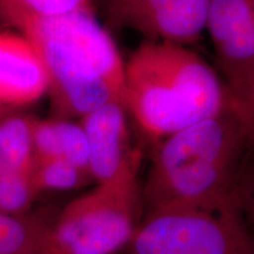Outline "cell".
<instances>
[{
	"mask_svg": "<svg viewBox=\"0 0 254 254\" xmlns=\"http://www.w3.org/2000/svg\"><path fill=\"white\" fill-rule=\"evenodd\" d=\"M27 241V232L17 219L0 213V254H17Z\"/></svg>",
	"mask_w": 254,
	"mask_h": 254,
	"instance_id": "obj_17",
	"label": "cell"
},
{
	"mask_svg": "<svg viewBox=\"0 0 254 254\" xmlns=\"http://www.w3.org/2000/svg\"><path fill=\"white\" fill-rule=\"evenodd\" d=\"M49 73V91L58 110L81 118L104 105H124L125 60L93 11L74 12L28 24Z\"/></svg>",
	"mask_w": 254,
	"mask_h": 254,
	"instance_id": "obj_3",
	"label": "cell"
},
{
	"mask_svg": "<svg viewBox=\"0 0 254 254\" xmlns=\"http://www.w3.org/2000/svg\"><path fill=\"white\" fill-rule=\"evenodd\" d=\"M30 120L11 117L0 124V173H25L31 163L33 136Z\"/></svg>",
	"mask_w": 254,
	"mask_h": 254,
	"instance_id": "obj_12",
	"label": "cell"
},
{
	"mask_svg": "<svg viewBox=\"0 0 254 254\" xmlns=\"http://www.w3.org/2000/svg\"><path fill=\"white\" fill-rule=\"evenodd\" d=\"M225 82L228 85H250V86H254V67L241 74L240 77Z\"/></svg>",
	"mask_w": 254,
	"mask_h": 254,
	"instance_id": "obj_18",
	"label": "cell"
},
{
	"mask_svg": "<svg viewBox=\"0 0 254 254\" xmlns=\"http://www.w3.org/2000/svg\"><path fill=\"white\" fill-rule=\"evenodd\" d=\"M43 57L25 34L0 32V105L33 103L49 91Z\"/></svg>",
	"mask_w": 254,
	"mask_h": 254,
	"instance_id": "obj_9",
	"label": "cell"
},
{
	"mask_svg": "<svg viewBox=\"0 0 254 254\" xmlns=\"http://www.w3.org/2000/svg\"><path fill=\"white\" fill-rule=\"evenodd\" d=\"M138 176L99 184L74 201L50 237L49 254H112L128 245L140 211Z\"/></svg>",
	"mask_w": 254,
	"mask_h": 254,
	"instance_id": "obj_5",
	"label": "cell"
},
{
	"mask_svg": "<svg viewBox=\"0 0 254 254\" xmlns=\"http://www.w3.org/2000/svg\"><path fill=\"white\" fill-rule=\"evenodd\" d=\"M125 106L104 105L82 117L87 136L88 172L99 184L138 176L141 151L132 145Z\"/></svg>",
	"mask_w": 254,
	"mask_h": 254,
	"instance_id": "obj_7",
	"label": "cell"
},
{
	"mask_svg": "<svg viewBox=\"0 0 254 254\" xmlns=\"http://www.w3.org/2000/svg\"><path fill=\"white\" fill-rule=\"evenodd\" d=\"M209 0H105L107 21L150 41L190 45L206 30Z\"/></svg>",
	"mask_w": 254,
	"mask_h": 254,
	"instance_id": "obj_6",
	"label": "cell"
},
{
	"mask_svg": "<svg viewBox=\"0 0 254 254\" xmlns=\"http://www.w3.org/2000/svg\"><path fill=\"white\" fill-rule=\"evenodd\" d=\"M80 11H93V0H0V14L20 31L34 21Z\"/></svg>",
	"mask_w": 254,
	"mask_h": 254,
	"instance_id": "obj_11",
	"label": "cell"
},
{
	"mask_svg": "<svg viewBox=\"0 0 254 254\" xmlns=\"http://www.w3.org/2000/svg\"><path fill=\"white\" fill-rule=\"evenodd\" d=\"M232 199L239 209L254 246V147L247 146L238 170Z\"/></svg>",
	"mask_w": 254,
	"mask_h": 254,
	"instance_id": "obj_13",
	"label": "cell"
},
{
	"mask_svg": "<svg viewBox=\"0 0 254 254\" xmlns=\"http://www.w3.org/2000/svg\"><path fill=\"white\" fill-rule=\"evenodd\" d=\"M30 199V186L20 172L0 173V209L6 213L19 211Z\"/></svg>",
	"mask_w": 254,
	"mask_h": 254,
	"instance_id": "obj_16",
	"label": "cell"
},
{
	"mask_svg": "<svg viewBox=\"0 0 254 254\" xmlns=\"http://www.w3.org/2000/svg\"><path fill=\"white\" fill-rule=\"evenodd\" d=\"M82 171L60 158L39 160L38 182L44 189L65 190L75 187L80 182Z\"/></svg>",
	"mask_w": 254,
	"mask_h": 254,
	"instance_id": "obj_14",
	"label": "cell"
},
{
	"mask_svg": "<svg viewBox=\"0 0 254 254\" xmlns=\"http://www.w3.org/2000/svg\"><path fill=\"white\" fill-rule=\"evenodd\" d=\"M124 106L155 145L230 106L226 82L186 46L145 40L125 62Z\"/></svg>",
	"mask_w": 254,
	"mask_h": 254,
	"instance_id": "obj_1",
	"label": "cell"
},
{
	"mask_svg": "<svg viewBox=\"0 0 254 254\" xmlns=\"http://www.w3.org/2000/svg\"><path fill=\"white\" fill-rule=\"evenodd\" d=\"M128 247L129 254H254L232 198L155 209L139 222Z\"/></svg>",
	"mask_w": 254,
	"mask_h": 254,
	"instance_id": "obj_4",
	"label": "cell"
},
{
	"mask_svg": "<svg viewBox=\"0 0 254 254\" xmlns=\"http://www.w3.org/2000/svg\"><path fill=\"white\" fill-rule=\"evenodd\" d=\"M33 150L39 158H60L81 171H88L87 136L81 124L49 120L32 124Z\"/></svg>",
	"mask_w": 254,
	"mask_h": 254,
	"instance_id": "obj_10",
	"label": "cell"
},
{
	"mask_svg": "<svg viewBox=\"0 0 254 254\" xmlns=\"http://www.w3.org/2000/svg\"><path fill=\"white\" fill-rule=\"evenodd\" d=\"M247 146L243 126L230 106L157 142L141 190L145 214L232 198Z\"/></svg>",
	"mask_w": 254,
	"mask_h": 254,
	"instance_id": "obj_2",
	"label": "cell"
},
{
	"mask_svg": "<svg viewBox=\"0 0 254 254\" xmlns=\"http://www.w3.org/2000/svg\"><path fill=\"white\" fill-rule=\"evenodd\" d=\"M228 103L245 132L247 144L254 147V86L227 85Z\"/></svg>",
	"mask_w": 254,
	"mask_h": 254,
	"instance_id": "obj_15",
	"label": "cell"
},
{
	"mask_svg": "<svg viewBox=\"0 0 254 254\" xmlns=\"http://www.w3.org/2000/svg\"><path fill=\"white\" fill-rule=\"evenodd\" d=\"M206 30L225 81L254 67V0H209Z\"/></svg>",
	"mask_w": 254,
	"mask_h": 254,
	"instance_id": "obj_8",
	"label": "cell"
}]
</instances>
